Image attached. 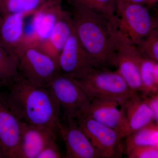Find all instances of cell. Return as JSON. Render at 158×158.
Returning a JSON list of instances; mask_svg holds the SVG:
<instances>
[{
  "mask_svg": "<svg viewBox=\"0 0 158 158\" xmlns=\"http://www.w3.org/2000/svg\"><path fill=\"white\" fill-rule=\"evenodd\" d=\"M142 56L158 62V29L152 31L135 46Z\"/></svg>",
  "mask_w": 158,
  "mask_h": 158,
  "instance_id": "603a6c76",
  "label": "cell"
},
{
  "mask_svg": "<svg viewBox=\"0 0 158 158\" xmlns=\"http://www.w3.org/2000/svg\"><path fill=\"white\" fill-rule=\"evenodd\" d=\"M120 104L109 98H94L89 104L77 114L88 116L102 124L112 128L127 136L128 128L123 110L118 109Z\"/></svg>",
  "mask_w": 158,
  "mask_h": 158,
  "instance_id": "30bf717a",
  "label": "cell"
},
{
  "mask_svg": "<svg viewBox=\"0 0 158 158\" xmlns=\"http://www.w3.org/2000/svg\"><path fill=\"white\" fill-rule=\"evenodd\" d=\"M142 86V94L158 92V62L142 56L137 51Z\"/></svg>",
  "mask_w": 158,
  "mask_h": 158,
  "instance_id": "d6986e66",
  "label": "cell"
},
{
  "mask_svg": "<svg viewBox=\"0 0 158 158\" xmlns=\"http://www.w3.org/2000/svg\"><path fill=\"white\" fill-rule=\"evenodd\" d=\"M73 8L81 7L110 18L115 17L117 0H66Z\"/></svg>",
  "mask_w": 158,
  "mask_h": 158,
  "instance_id": "7402d4cb",
  "label": "cell"
},
{
  "mask_svg": "<svg viewBox=\"0 0 158 158\" xmlns=\"http://www.w3.org/2000/svg\"><path fill=\"white\" fill-rule=\"evenodd\" d=\"M73 118L102 158L122 157L124 137L121 133L88 116L77 115Z\"/></svg>",
  "mask_w": 158,
  "mask_h": 158,
  "instance_id": "8992f818",
  "label": "cell"
},
{
  "mask_svg": "<svg viewBox=\"0 0 158 158\" xmlns=\"http://www.w3.org/2000/svg\"><path fill=\"white\" fill-rule=\"evenodd\" d=\"M142 94L152 112L154 121L158 123V92Z\"/></svg>",
  "mask_w": 158,
  "mask_h": 158,
  "instance_id": "484cf974",
  "label": "cell"
},
{
  "mask_svg": "<svg viewBox=\"0 0 158 158\" xmlns=\"http://www.w3.org/2000/svg\"><path fill=\"white\" fill-rule=\"evenodd\" d=\"M22 122L11 110L7 94L0 92V147L5 158H18Z\"/></svg>",
  "mask_w": 158,
  "mask_h": 158,
  "instance_id": "9c48e42d",
  "label": "cell"
},
{
  "mask_svg": "<svg viewBox=\"0 0 158 158\" xmlns=\"http://www.w3.org/2000/svg\"><path fill=\"white\" fill-rule=\"evenodd\" d=\"M73 9L74 32L82 47L98 68L113 66L122 39L116 16L109 17L81 7Z\"/></svg>",
  "mask_w": 158,
  "mask_h": 158,
  "instance_id": "6da1fadb",
  "label": "cell"
},
{
  "mask_svg": "<svg viewBox=\"0 0 158 158\" xmlns=\"http://www.w3.org/2000/svg\"><path fill=\"white\" fill-rule=\"evenodd\" d=\"M73 79L91 99H112L121 106L137 93L130 89L117 71L107 68H93L79 78Z\"/></svg>",
  "mask_w": 158,
  "mask_h": 158,
  "instance_id": "3957f363",
  "label": "cell"
},
{
  "mask_svg": "<svg viewBox=\"0 0 158 158\" xmlns=\"http://www.w3.org/2000/svg\"><path fill=\"white\" fill-rule=\"evenodd\" d=\"M17 59L20 77L35 84L48 86L59 73L57 61L37 47L23 49Z\"/></svg>",
  "mask_w": 158,
  "mask_h": 158,
  "instance_id": "5b68a950",
  "label": "cell"
},
{
  "mask_svg": "<svg viewBox=\"0 0 158 158\" xmlns=\"http://www.w3.org/2000/svg\"><path fill=\"white\" fill-rule=\"evenodd\" d=\"M56 138H53L46 144L37 158H62L61 151L56 141Z\"/></svg>",
  "mask_w": 158,
  "mask_h": 158,
  "instance_id": "d4e9b609",
  "label": "cell"
},
{
  "mask_svg": "<svg viewBox=\"0 0 158 158\" xmlns=\"http://www.w3.org/2000/svg\"><path fill=\"white\" fill-rule=\"evenodd\" d=\"M9 87L7 100L22 122L58 131L60 106L48 86L20 77Z\"/></svg>",
  "mask_w": 158,
  "mask_h": 158,
  "instance_id": "7a4b0ae2",
  "label": "cell"
},
{
  "mask_svg": "<svg viewBox=\"0 0 158 158\" xmlns=\"http://www.w3.org/2000/svg\"><path fill=\"white\" fill-rule=\"evenodd\" d=\"M120 106L127 123V135L154 121L152 112L141 93H136Z\"/></svg>",
  "mask_w": 158,
  "mask_h": 158,
  "instance_id": "e0dca14e",
  "label": "cell"
},
{
  "mask_svg": "<svg viewBox=\"0 0 158 158\" xmlns=\"http://www.w3.org/2000/svg\"><path fill=\"white\" fill-rule=\"evenodd\" d=\"M0 15H1V14H0Z\"/></svg>",
  "mask_w": 158,
  "mask_h": 158,
  "instance_id": "4dcf8cb0",
  "label": "cell"
},
{
  "mask_svg": "<svg viewBox=\"0 0 158 158\" xmlns=\"http://www.w3.org/2000/svg\"><path fill=\"white\" fill-rule=\"evenodd\" d=\"M59 73L71 78H79L90 69L98 68L86 52L74 32L71 35L57 60Z\"/></svg>",
  "mask_w": 158,
  "mask_h": 158,
  "instance_id": "ba28073f",
  "label": "cell"
},
{
  "mask_svg": "<svg viewBox=\"0 0 158 158\" xmlns=\"http://www.w3.org/2000/svg\"><path fill=\"white\" fill-rule=\"evenodd\" d=\"M46 0H0V14L32 15Z\"/></svg>",
  "mask_w": 158,
  "mask_h": 158,
  "instance_id": "44dd1931",
  "label": "cell"
},
{
  "mask_svg": "<svg viewBox=\"0 0 158 158\" xmlns=\"http://www.w3.org/2000/svg\"><path fill=\"white\" fill-rule=\"evenodd\" d=\"M56 138V132L22 122L18 158H37L46 144Z\"/></svg>",
  "mask_w": 158,
  "mask_h": 158,
  "instance_id": "9a60e30c",
  "label": "cell"
},
{
  "mask_svg": "<svg viewBox=\"0 0 158 158\" xmlns=\"http://www.w3.org/2000/svg\"><path fill=\"white\" fill-rule=\"evenodd\" d=\"M113 66L123 79L130 89L142 94L143 89L135 46L122 39L114 58Z\"/></svg>",
  "mask_w": 158,
  "mask_h": 158,
  "instance_id": "7c38bea8",
  "label": "cell"
},
{
  "mask_svg": "<svg viewBox=\"0 0 158 158\" xmlns=\"http://www.w3.org/2000/svg\"><path fill=\"white\" fill-rule=\"evenodd\" d=\"M154 2L155 3H156V2H157L158 0H153Z\"/></svg>",
  "mask_w": 158,
  "mask_h": 158,
  "instance_id": "f546056e",
  "label": "cell"
},
{
  "mask_svg": "<svg viewBox=\"0 0 158 158\" xmlns=\"http://www.w3.org/2000/svg\"><path fill=\"white\" fill-rule=\"evenodd\" d=\"M4 86H5V85H3L2 83H1V82H0V88H2V87H4Z\"/></svg>",
  "mask_w": 158,
  "mask_h": 158,
  "instance_id": "f1b7e54d",
  "label": "cell"
},
{
  "mask_svg": "<svg viewBox=\"0 0 158 158\" xmlns=\"http://www.w3.org/2000/svg\"><path fill=\"white\" fill-rule=\"evenodd\" d=\"M65 11L62 7V0H46L33 13L32 31L27 34L34 45L37 47L48 38Z\"/></svg>",
  "mask_w": 158,
  "mask_h": 158,
  "instance_id": "4fadbf2b",
  "label": "cell"
},
{
  "mask_svg": "<svg viewBox=\"0 0 158 158\" xmlns=\"http://www.w3.org/2000/svg\"><path fill=\"white\" fill-rule=\"evenodd\" d=\"M23 14L0 15V42L17 58L24 40V19Z\"/></svg>",
  "mask_w": 158,
  "mask_h": 158,
  "instance_id": "5bb4252c",
  "label": "cell"
},
{
  "mask_svg": "<svg viewBox=\"0 0 158 158\" xmlns=\"http://www.w3.org/2000/svg\"><path fill=\"white\" fill-rule=\"evenodd\" d=\"M5 158V155H4V152L2 149L1 147H0V158Z\"/></svg>",
  "mask_w": 158,
  "mask_h": 158,
  "instance_id": "83f0119b",
  "label": "cell"
},
{
  "mask_svg": "<svg viewBox=\"0 0 158 158\" xmlns=\"http://www.w3.org/2000/svg\"><path fill=\"white\" fill-rule=\"evenodd\" d=\"M20 77L17 58L0 42V82L9 86Z\"/></svg>",
  "mask_w": 158,
  "mask_h": 158,
  "instance_id": "ffe728a7",
  "label": "cell"
},
{
  "mask_svg": "<svg viewBox=\"0 0 158 158\" xmlns=\"http://www.w3.org/2000/svg\"><path fill=\"white\" fill-rule=\"evenodd\" d=\"M60 123L59 132L65 143L66 158H102L73 117H65Z\"/></svg>",
  "mask_w": 158,
  "mask_h": 158,
  "instance_id": "8fae6325",
  "label": "cell"
},
{
  "mask_svg": "<svg viewBox=\"0 0 158 158\" xmlns=\"http://www.w3.org/2000/svg\"><path fill=\"white\" fill-rule=\"evenodd\" d=\"M65 117H74L90 102L91 99L71 78L59 73L48 85Z\"/></svg>",
  "mask_w": 158,
  "mask_h": 158,
  "instance_id": "52a82bcc",
  "label": "cell"
},
{
  "mask_svg": "<svg viewBox=\"0 0 158 158\" xmlns=\"http://www.w3.org/2000/svg\"><path fill=\"white\" fill-rule=\"evenodd\" d=\"M124 152L141 146H158V123L152 121L126 136Z\"/></svg>",
  "mask_w": 158,
  "mask_h": 158,
  "instance_id": "ac0fdd59",
  "label": "cell"
},
{
  "mask_svg": "<svg viewBox=\"0 0 158 158\" xmlns=\"http://www.w3.org/2000/svg\"><path fill=\"white\" fill-rule=\"evenodd\" d=\"M117 1H122L127 2L137 3L141 4L147 6H152L155 4L153 0H117Z\"/></svg>",
  "mask_w": 158,
  "mask_h": 158,
  "instance_id": "4316f807",
  "label": "cell"
},
{
  "mask_svg": "<svg viewBox=\"0 0 158 158\" xmlns=\"http://www.w3.org/2000/svg\"><path fill=\"white\" fill-rule=\"evenodd\" d=\"M73 32L72 16L65 11L48 38L40 43L37 47L57 62L59 54Z\"/></svg>",
  "mask_w": 158,
  "mask_h": 158,
  "instance_id": "2e32d148",
  "label": "cell"
},
{
  "mask_svg": "<svg viewBox=\"0 0 158 158\" xmlns=\"http://www.w3.org/2000/svg\"><path fill=\"white\" fill-rule=\"evenodd\" d=\"M129 158H158V146L135 148L126 153Z\"/></svg>",
  "mask_w": 158,
  "mask_h": 158,
  "instance_id": "cb8c5ba5",
  "label": "cell"
},
{
  "mask_svg": "<svg viewBox=\"0 0 158 158\" xmlns=\"http://www.w3.org/2000/svg\"><path fill=\"white\" fill-rule=\"evenodd\" d=\"M115 16L119 34L134 46L158 28L157 22L152 16L147 6L141 4L117 1Z\"/></svg>",
  "mask_w": 158,
  "mask_h": 158,
  "instance_id": "277c9868",
  "label": "cell"
}]
</instances>
